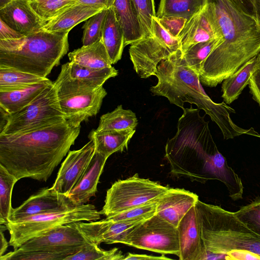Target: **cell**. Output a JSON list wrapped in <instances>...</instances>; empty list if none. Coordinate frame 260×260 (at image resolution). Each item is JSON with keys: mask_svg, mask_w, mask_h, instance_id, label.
Returning a JSON list of instances; mask_svg holds the SVG:
<instances>
[{"mask_svg": "<svg viewBox=\"0 0 260 260\" xmlns=\"http://www.w3.org/2000/svg\"><path fill=\"white\" fill-rule=\"evenodd\" d=\"M13 0H0V10L4 8L11 2Z\"/></svg>", "mask_w": 260, "mask_h": 260, "instance_id": "cell-50", "label": "cell"}, {"mask_svg": "<svg viewBox=\"0 0 260 260\" xmlns=\"http://www.w3.org/2000/svg\"><path fill=\"white\" fill-rule=\"evenodd\" d=\"M69 33L43 29L20 39L0 40V67L47 78L69 50Z\"/></svg>", "mask_w": 260, "mask_h": 260, "instance_id": "cell-5", "label": "cell"}, {"mask_svg": "<svg viewBox=\"0 0 260 260\" xmlns=\"http://www.w3.org/2000/svg\"><path fill=\"white\" fill-rule=\"evenodd\" d=\"M243 9L249 14L255 17V0H237Z\"/></svg>", "mask_w": 260, "mask_h": 260, "instance_id": "cell-47", "label": "cell"}, {"mask_svg": "<svg viewBox=\"0 0 260 260\" xmlns=\"http://www.w3.org/2000/svg\"><path fill=\"white\" fill-rule=\"evenodd\" d=\"M68 57L70 62L88 68L104 69L112 67L102 40L69 52Z\"/></svg>", "mask_w": 260, "mask_h": 260, "instance_id": "cell-26", "label": "cell"}, {"mask_svg": "<svg viewBox=\"0 0 260 260\" xmlns=\"http://www.w3.org/2000/svg\"><path fill=\"white\" fill-rule=\"evenodd\" d=\"M135 132V129L102 132L92 129L88 138L94 143L95 151L108 158L114 152L127 149Z\"/></svg>", "mask_w": 260, "mask_h": 260, "instance_id": "cell-23", "label": "cell"}, {"mask_svg": "<svg viewBox=\"0 0 260 260\" xmlns=\"http://www.w3.org/2000/svg\"><path fill=\"white\" fill-rule=\"evenodd\" d=\"M105 9L100 5L69 6L46 22L43 29L54 32H69L76 25Z\"/></svg>", "mask_w": 260, "mask_h": 260, "instance_id": "cell-21", "label": "cell"}, {"mask_svg": "<svg viewBox=\"0 0 260 260\" xmlns=\"http://www.w3.org/2000/svg\"><path fill=\"white\" fill-rule=\"evenodd\" d=\"M174 52L153 35L131 44L129 49L134 68L141 78L155 76L159 62Z\"/></svg>", "mask_w": 260, "mask_h": 260, "instance_id": "cell-13", "label": "cell"}, {"mask_svg": "<svg viewBox=\"0 0 260 260\" xmlns=\"http://www.w3.org/2000/svg\"><path fill=\"white\" fill-rule=\"evenodd\" d=\"M107 10L105 9L101 11L85 21L82 26L83 46L89 45L102 40L103 28Z\"/></svg>", "mask_w": 260, "mask_h": 260, "instance_id": "cell-38", "label": "cell"}, {"mask_svg": "<svg viewBox=\"0 0 260 260\" xmlns=\"http://www.w3.org/2000/svg\"><path fill=\"white\" fill-rule=\"evenodd\" d=\"M183 111L176 134L165 147L172 174L202 183L217 179L225 185L230 197L240 194L244 189L241 179L218 151L209 122L191 105Z\"/></svg>", "mask_w": 260, "mask_h": 260, "instance_id": "cell-1", "label": "cell"}, {"mask_svg": "<svg viewBox=\"0 0 260 260\" xmlns=\"http://www.w3.org/2000/svg\"><path fill=\"white\" fill-rule=\"evenodd\" d=\"M65 120L53 82L27 105L8 114L0 135L15 134Z\"/></svg>", "mask_w": 260, "mask_h": 260, "instance_id": "cell-9", "label": "cell"}, {"mask_svg": "<svg viewBox=\"0 0 260 260\" xmlns=\"http://www.w3.org/2000/svg\"><path fill=\"white\" fill-rule=\"evenodd\" d=\"M222 41V38H214L197 43L183 53V56L188 65L199 74L202 63Z\"/></svg>", "mask_w": 260, "mask_h": 260, "instance_id": "cell-34", "label": "cell"}, {"mask_svg": "<svg viewBox=\"0 0 260 260\" xmlns=\"http://www.w3.org/2000/svg\"><path fill=\"white\" fill-rule=\"evenodd\" d=\"M0 19L25 36L42 30L46 23L32 8L29 0H13L0 10Z\"/></svg>", "mask_w": 260, "mask_h": 260, "instance_id": "cell-17", "label": "cell"}, {"mask_svg": "<svg viewBox=\"0 0 260 260\" xmlns=\"http://www.w3.org/2000/svg\"><path fill=\"white\" fill-rule=\"evenodd\" d=\"M198 200V196L192 192L170 188L158 198L156 214L177 228L181 219Z\"/></svg>", "mask_w": 260, "mask_h": 260, "instance_id": "cell-18", "label": "cell"}, {"mask_svg": "<svg viewBox=\"0 0 260 260\" xmlns=\"http://www.w3.org/2000/svg\"><path fill=\"white\" fill-rule=\"evenodd\" d=\"M112 8L123 32L124 47L142 39L141 25L131 0H115Z\"/></svg>", "mask_w": 260, "mask_h": 260, "instance_id": "cell-24", "label": "cell"}, {"mask_svg": "<svg viewBox=\"0 0 260 260\" xmlns=\"http://www.w3.org/2000/svg\"><path fill=\"white\" fill-rule=\"evenodd\" d=\"M177 229L180 243L179 259L205 260L206 250L201 236L196 206L192 207L181 219Z\"/></svg>", "mask_w": 260, "mask_h": 260, "instance_id": "cell-16", "label": "cell"}, {"mask_svg": "<svg viewBox=\"0 0 260 260\" xmlns=\"http://www.w3.org/2000/svg\"><path fill=\"white\" fill-rule=\"evenodd\" d=\"M83 246L66 251H23L18 249L0 256L1 260H53L63 259L77 252Z\"/></svg>", "mask_w": 260, "mask_h": 260, "instance_id": "cell-33", "label": "cell"}, {"mask_svg": "<svg viewBox=\"0 0 260 260\" xmlns=\"http://www.w3.org/2000/svg\"><path fill=\"white\" fill-rule=\"evenodd\" d=\"M124 255L117 248L105 250L94 244H87L78 252L67 257L65 260H120Z\"/></svg>", "mask_w": 260, "mask_h": 260, "instance_id": "cell-35", "label": "cell"}, {"mask_svg": "<svg viewBox=\"0 0 260 260\" xmlns=\"http://www.w3.org/2000/svg\"><path fill=\"white\" fill-rule=\"evenodd\" d=\"M204 5V0H160L156 17L178 16L187 20Z\"/></svg>", "mask_w": 260, "mask_h": 260, "instance_id": "cell-29", "label": "cell"}, {"mask_svg": "<svg viewBox=\"0 0 260 260\" xmlns=\"http://www.w3.org/2000/svg\"><path fill=\"white\" fill-rule=\"evenodd\" d=\"M255 17L260 24V0H255Z\"/></svg>", "mask_w": 260, "mask_h": 260, "instance_id": "cell-49", "label": "cell"}, {"mask_svg": "<svg viewBox=\"0 0 260 260\" xmlns=\"http://www.w3.org/2000/svg\"><path fill=\"white\" fill-rule=\"evenodd\" d=\"M8 228L6 225L1 224L0 225V239H1V246H0V256L4 254L6 252L9 243L8 242L5 237L4 232L7 230Z\"/></svg>", "mask_w": 260, "mask_h": 260, "instance_id": "cell-48", "label": "cell"}, {"mask_svg": "<svg viewBox=\"0 0 260 260\" xmlns=\"http://www.w3.org/2000/svg\"><path fill=\"white\" fill-rule=\"evenodd\" d=\"M75 0H29L30 5L45 21L55 16L62 10L72 5Z\"/></svg>", "mask_w": 260, "mask_h": 260, "instance_id": "cell-39", "label": "cell"}, {"mask_svg": "<svg viewBox=\"0 0 260 260\" xmlns=\"http://www.w3.org/2000/svg\"><path fill=\"white\" fill-rule=\"evenodd\" d=\"M138 124L136 114L131 110H125L120 105L113 111L102 115L98 132L122 131L135 129Z\"/></svg>", "mask_w": 260, "mask_h": 260, "instance_id": "cell-28", "label": "cell"}, {"mask_svg": "<svg viewBox=\"0 0 260 260\" xmlns=\"http://www.w3.org/2000/svg\"><path fill=\"white\" fill-rule=\"evenodd\" d=\"M115 0H75L72 5H100L107 9L112 7Z\"/></svg>", "mask_w": 260, "mask_h": 260, "instance_id": "cell-45", "label": "cell"}, {"mask_svg": "<svg viewBox=\"0 0 260 260\" xmlns=\"http://www.w3.org/2000/svg\"><path fill=\"white\" fill-rule=\"evenodd\" d=\"M239 219L260 237V197L235 212Z\"/></svg>", "mask_w": 260, "mask_h": 260, "instance_id": "cell-40", "label": "cell"}, {"mask_svg": "<svg viewBox=\"0 0 260 260\" xmlns=\"http://www.w3.org/2000/svg\"><path fill=\"white\" fill-rule=\"evenodd\" d=\"M195 206L206 252L226 256L235 251L245 250L260 256V237L235 212L199 200Z\"/></svg>", "mask_w": 260, "mask_h": 260, "instance_id": "cell-6", "label": "cell"}, {"mask_svg": "<svg viewBox=\"0 0 260 260\" xmlns=\"http://www.w3.org/2000/svg\"><path fill=\"white\" fill-rule=\"evenodd\" d=\"M108 157L95 152L89 164L68 196L77 206L85 204L95 196Z\"/></svg>", "mask_w": 260, "mask_h": 260, "instance_id": "cell-20", "label": "cell"}, {"mask_svg": "<svg viewBox=\"0 0 260 260\" xmlns=\"http://www.w3.org/2000/svg\"><path fill=\"white\" fill-rule=\"evenodd\" d=\"M170 258L167 257L162 254L161 256H157L153 255H149L147 254H139L127 253L124 255L123 259H170Z\"/></svg>", "mask_w": 260, "mask_h": 260, "instance_id": "cell-46", "label": "cell"}, {"mask_svg": "<svg viewBox=\"0 0 260 260\" xmlns=\"http://www.w3.org/2000/svg\"><path fill=\"white\" fill-rule=\"evenodd\" d=\"M94 153L95 145L92 140L80 149L69 151L51 188L68 196L83 174Z\"/></svg>", "mask_w": 260, "mask_h": 260, "instance_id": "cell-14", "label": "cell"}, {"mask_svg": "<svg viewBox=\"0 0 260 260\" xmlns=\"http://www.w3.org/2000/svg\"><path fill=\"white\" fill-rule=\"evenodd\" d=\"M221 43L202 63L201 83L214 87L260 53V24L237 0H204Z\"/></svg>", "mask_w": 260, "mask_h": 260, "instance_id": "cell-2", "label": "cell"}, {"mask_svg": "<svg viewBox=\"0 0 260 260\" xmlns=\"http://www.w3.org/2000/svg\"><path fill=\"white\" fill-rule=\"evenodd\" d=\"M158 199L130 208L116 215L106 217V219L114 222L145 220L156 213Z\"/></svg>", "mask_w": 260, "mask_h": 260, "instance_id": "cell-36", "label": "cell"}, {"mask_svg": "<svg viewBox=\"0 0 260 260\" xmlns=\"http://www.w3.org/2000/svg\"><path fill=\"white\" fill-rule=\"evenodd\" d=\"M67 120L28 131L0 135V165L18 180L46 181L80 132Z\"/></svg>", "mask_w": 260, "mask_h": 260, "instance_id": "cell-3", "label": "cell"}, {"mask_svg": "<svg viewBox=\"0 0 260 260\" xmlns=\"http://www.w3.org/2000/svg\"><path fill=\"white\" fill-rule=\"evenodd\" d=\"M170 187L139 177L137 174L115 182L107 190L101 215L111 216L155 200Z\"/></svg>", "mask_w": 260, "mask_h": 260, "instance_id": "cell-10", "label": "cell"}, {"mask_svg": "<svg viewBox=\"0 0 260 260\" xmlns=\"http://www.w3.org/2000/svg\"><path fill=\"white\" fill-rule=\"evenodd\" d=\"M122 244L162 254L180 253L177 228L156 214L137 225Z\"/></svg>", "mask_w": 260, "mask_h": 260, "instance_id": "cell-11", "label": "cell"}, {"mask_svg": "<svg viewBox=\"0 0 260 260\" xmlns=\"http://www.w3.org/2000/svg\"><path fill=\"white\" fill-rule=\"evenodd\" d=\"M141 25L143 38L152 36V20L156 16L154 0H131Z\"/></svg>", "mask_w": 260, "mask_h": 260, "instance_id": "cell-37", "label": "cell"}, {"mask_svg": "<svg viewBox=\"0 0 260 260\" xmlns=\"http://www.w3.org/2000/svg\"><path fill=\"white\" fill-rule=\"evenodd\" d=\"M52 83L49 79L26 86L0 88V108L9 114L17 112L32 102Z\"/></svg>", "mask_w": 260, "mask_h": 260, "instance_id": "cell-22", "label": "cell"}, {"mask_svg": "<svg viewBox=\"0 0 260 260\" xmlns=\"http://www.w3.org/2000/svg\"><path fill=\"white\" fill-rule=\"evenodd\" d=\"M156 18L168 32L177 38L187 20L184 17L178 16H165Z\"/></svg>", "mask_w": 260, "mask_h": 260, "instance_id": "cell-42", "label": "cell"}, {"mask_svg": "<svg viewBox=\"0 0 260 260\" xmlns=\"http://www.w3.org/2000/svg\"><path fill=\"white\" fill-rule=\"evenodd\" d=\"M218 38L214 30L204 3L200 10L188 19L177 39L182 53L192 46L202 42Z\"/></svg>", "mask_w": 260, "mask_h": 260, "instance_id": "cell-19", "label": "cell"}, {"mask_svg": "<svg viewBox=\"0 0 260 260\" xmlns=\"http://www.w3.org/2000/svg\"><path fill=\"white\" fill-rule=\"evenodd\" d=\"M101 214L91 204H85L71 209L36 214L7 224L10 234L9 245L14 250L26 241L40 236L51 230L67 223L97 221Z\"/></svg>", "mask_w": 260, "mask_h": 260, "instance_id": "cell-8", "label": "cell"}, {"mask_svg": "<svg viewBox=\"0 0 260 260\" xmlns=\"http://www.w3.org/2000/svg\"><path fill=\"white\" fill-rule=\"evenodd\" d=\"M25 36V35L8 26L0 19V40H15L22 38Z\"/></svg>", "mask_w": 260, "mask_h": 260, "instance_id": "cell-44", "label": "cell"}, {"mask_svg": "<svg viewBox=\"0 0 260 260\" xmlns=\"http://www.w3.org/2000/svg\"><path fill=\"white\" fill-rule=\"evenodd\" d=\"M77 206L68 196L50 188H44L31 195L20 206L13 209L9 222L47 212L66 210Z\"/></svg>", "mask_w": 260, "mask_h": 260, "instance_id": "cell-15", "label": "cell"}, {"mask_svg": "<svg viewBox=\"0 0 260 260\" xmlns=\"http://www.w3.org/2000/svg\"><path fill=\"white\" fill-rule=\"evenodd\" d=\"M155 76L157 83L150 89L153 95L165 96L182 109L185 103L196 105L217 125L224 139L242 135L259 137L253 128H243L233 121L230 115L236 113L234 109L224 102L216 103L210 99L201 85L199 73L188 65L180 49L159 62Z\"/></svg>", "mask_w": 260, "mask_h": 260, "instance_id": "cell-4", "label": "cell"}, {"mask_svg": "<svg viewBox=\"0 0 260 260\" xmlns=\"http://www.w3.org/2000/svg\"><path fill=\"white\" fill-rule=\"evenodd\" d=\"M248 86L253 100L260 106V70L257 67L250 78Z\"/></svg>", "mask_w": 260, "mask_h": 260, "instance_id": "cell-43", "label": "cell"}, {"mask_svg": "<svg viewBox=\"0 0 260 260\" xmlns=\"http://www.w3.org/2000/svg\"><path fill=\"white\" fill-rule=\"evenodd\" d=\"M68 66L69 72L72 78L98 86H103L107 80L118 75V71L113 67L104 69H93L70 61L68 62Z\"/></svg>", "mask_w": 260, "mask_h": 260, "instance_id": "cell-30", "label": "cell"}, {"mask_svg": "<svg viewBox=\"0 0 260 260\" xmlns=\"http://www.w3.org/2000/svg\"><path fill=\"white\" fill-rule=\"evenodd\" d=\"M102 40L112 64H115L121 59L125 47L123 32L116 18L112 7L107 10Z\"/></svg>", "mask_w": 260, "mask_h": 260, "instance_id": "cell-25", "label": "cell"}, {"mask_svg": "<svg viewBox=\"0 0 260 260\" xmlns=\"http://www.w3.org/2000/svg\"><path fill=\"white\" fill-rule=\"evenodd\" d=\"M152 35L173 51L180 49L178 39L173 37L161 25L156 16L152 20Z\"/></svg>", "mask_w": 260, "mask_h": 260, "instance_id": "cell-41", "label": "cell"}, {"mask_svg": "<svg viewBox=\"0 0 260 260\" xmlns=\"http://www.w3.org/2000/svg\"><path fill=\"white\" fill-rule=\"evenodd\" d=\"M59 104L65 118L75 126L95 116L99 112L107 93L103 86L72 78L68 62L53 82Z\"/></svg>", "mask_w": 260, "mask_h": 260, "instance_id": "cell-7", "label": "cell"}, {"mask_svg": "<svg viewBox=\"0 0 260 260\" xmlns=\"http://www.w3.org/2000/svg\"><path fill=\"white\" fill-rule=\"evenodd\" d=\"M256 67L260 70V53L257 56Z\"/></svg>", "mask_w": 260, "mask_h": 260, "instance_id": "cell-51", "label": "cell"}, {"mask_svg": "<svg viewBox=\"0 0 260 260\" xmlns=\"http://www.w3.org/2000/svg\"><path fill=\"white\" fill-rule=\"evenodd\" d=\"M82 233L78 222L55 228L40 236L33 238L18 249L23 251H66L91 244Z\"/></svg>", "mask_w": 260, "mask_h": 260, "instance_id": "cell-12", "label": "cell"}, {"mask_svg": "<svg viewBox=\"0 0 260 260\" xmlns=\"http://www.w3.org/2000/svg\"><path fill=\"white\" fill-rule=\"evenodd\" d=\"M49 80L13 68L0 67V88H12L42 82Z\"/></svg>", "mask_w": 260, "mask_h": 260, "instance_id": "cell-32", "label": "cell"}, {"mask_svg": "<svg viewBox=\"0 0 260 260\" xmlns=\"http://www.w3.org/2000/svg\"><path fill=\"white\" fill-rule=\"evenodd\" d=\"M18 180L0 165V224L7 225L13 208L11 197Z\"/></svg>", "mask_w": 260, "mask_h": 260, "instance_id": "cell-31", "label": "cell"}, {"mask_svg": "<svg viewBox=\"0 0 260 260\" xmlns=\"http://www.w3.org/2000/svg\"><path fill=\"white\" fill-rule=\"evenodd\" d=\"M257 56L250 59L222 81L221 97L226 104H231L236 100L248 85L250 78L256 68Z\"/></svg>", "mask_w": 260, "mask_h": 260, "instance_id": "cell-27", "label": "cell"}]
</instances>
